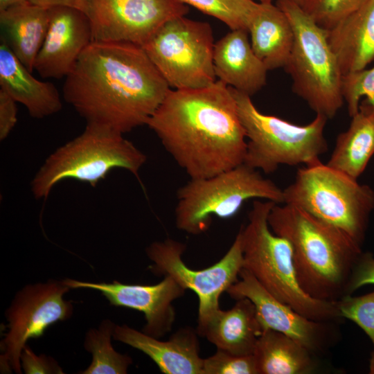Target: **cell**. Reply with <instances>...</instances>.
I'll return each instance as SVG.
<instances>
[{"mask_svg": "<svg viewBox=\"0 0 374 374\" xmlns=\"http://www.w3.org/2000/svg\"><path fill=\"white\" fill-rule=\"evenodd\" d=\"M48 9L49 25L34 69L44 78L60 79L68 75L93 41L92 32L89 20L82 10L69 6Z\"/></svg>", "mask_w": 374, "mask_h": 374, "instance_id": "2e32d148", "label": "cell"}, {"mask_svg": "<svg viewBox=\"0 0 374 374\" xmlns=\"http://www.w3.org/2000/svg\"><path fill=\"white\" fill-rule=\"evenodd\" d=\"M283 193L284 204L300 208L362 247L374 209L371 187L319 161L299 169Z\"/></svg>", "mask_w": 374, "mask_h": 374, "instance_id": "8992f818", "label": "cell"}, {"mask_svg": "<svg viewBox=\"0 0 374 374\" xmlns=\"http://www.w3.org/2000/svg\"><path fill=\"white\" fill-rule=\"evenodd\" d=\"M276 203L256 199L248 222L239 231L243 268L272 296L302 315L318 321L334 323L343 317L337 301L314 299L298 283L290 242L270 229L268 215Z\"/></svg>", "mask_w": 374, "mask_h": 374, "instance_id": "277c9868", "label": "cell"}, {"mask_svg": "<svg viewBox=\"0 0 374 374\" xmlns=\"http://www.w3.org/2000/svg\"><path fill=\"white\" fill-rule=\"evenodd\" d=\"M177 229L191 235L207 231L213 217H232L251 199L284 204L283 189L244 163L215 175L190 179L177 191Z\"/></svg>", "mask_w": 374, "mask_h": 374, "instance_id": "9c48e42d", "label": "cell"}, {"mask_svg": "<svg viewBox=\"0 0 374 374\" xmlns=\"http://www.w3.org/2000/svg\"><path fill=\"white\" fill-rule=\"evenodd\" d=\"M196 330L180 328L167 341H161L127 325L116 326L114 339L148 355L166 374H203L199 342Z\"/></svg>", "mask_w": 374, "mask_h": 374, "instance_id": "e0dca14e", "label": "cell"}, {"mask_svg": "<svg viewBox=\"0 0 374 374\" xmlns=\"http://www.w3.org/2000/svg\"><path fill=\"white\" fill-rule=\"evenodd\" d=\"M62 281L70 289L97 290L112 305L143 312L146 321L143 332L156 338H161L171 331L176 317L172 303L186 292L181 285L168 275L154 285L124 284L116 280L91 283L69 278Z\"/></svg>", "mask_w": 374, "mask_h": 374, "instance_id": "9a60e30c", "label": "cell"}, {"mask_svg": "<svg viewBox=\"0 0 374 374\" xmlns=\"http://www.w3.org/2000/svg\"><path fill=\"white\" fill-rule=\"evenodd\" d=\"M186 245L172 238L151 243L146 248L148 257L153 262L150 271L157 275L172 277L186 290H190L199 300L197 326L200 336L220 308L222 294L239 278L243 268L241 239L238 233L231 246L214 265L200 270L187 266L182 258Z\"/></svg>", "mask_w": 374, "mask_h": 374, "instance_id": "8fae6325", "label": "cell"}, {"mask_svg": "<svg viewBox=\"0 0 374 374\" xmlns=\"http://www.w3.org/2000/svg\"><path fill=\"white\" fill-rule=\"evenodd\" d=\"M33 5L51 8L56 6H69L82 10L84 0H28Z\"/></svg>", "mask_w": 374, "mask_h": 374, "instance_id": "e575fe53", "label": "cell"}, {"mask_svg": "<svg viewBox=\"0 0 374 374\" xmlns=\"http://www.w3.org/2000/svg\"><path fill=\"white\" fill-rule=\"evenodd\" d=\"M337 305L341 317L359 326L374 346V291L359 296L344 295Z\"/></svg>", "mask_w": 374, "mask_h": 374, "instance_id": "f546056e", "label": "cell"}, {"mask_svg": "<svg viewBox=\"0 0 374 374\" xmlns=\"http://www.w3.org/2000/svg\"><path fill=\"white\" fill-rule=\"evenodd\" d=\"M203 374H258L253 355H236L217 349L204 359Z\"/></svg>", "mask_w": 374, "mask_h": 374, "instance_id": "4dcf8cb0", "label": "cell"}, {"mask_svg": "<svg viewBox=\"0 0 374 374\" xmlns=\"http://www.w3.org/2000/svg\"><path fill=\"white\" fill-rule=\"evenodd\" d=\"M213 67L220 80L249 96L266 84L268 70L253 51L246 30H231L215 43Z\"/></svg>", "mask_w": 374, "mask_h": 374, "instance_id": "ac0fdd59", "label": "cell"}, {"mask_svg": "<svg viewBox=\"0 0 374 374\" xmlns=\"http://www.w3.org/2000/svg\"><path fill=\"white\" fill-rule=\"evenodd\" d=\"M248 33L255 54L267 70L284 67L294 42L292 25L284 12L271 3H258Z\"/></svg>", "mask_w": 374, "mask_h": 374, "instance_id": "7402d4cb", "label": "cell"}, {"mask_svg": "<svg viewBox=\"0 0 374 374\" xmlns=\"http://www.w3.org/2000/svg\"><path fill=\"white\" fill-rule=\"evenodd\" d=\"M274 233L290 244L296 278L308 296L336 301L345 295L362 247L337 229L305 211L276 204L268 215Z\"/></svg>", "mask_w": 374, "mask_h": 374, "instance_id": "3957f363", "label": "cell"}, {"mask_svg": "<svg viewBox=\"0 0 374 374\" xmlns=\"http://www.w3.org/2000/svg\"><path fill=\"white\" fill-rule=\"evenodd\" d=\"M295 1H297L298 3H300V2H301V1H303V0H295Z\"/></svg>", "mask_w": 374, "mask_h": 374, "instance_id": "74e56055", "label": "cell"}, {"mask_svg": "<svg viewBox=\"0 0 374 374\" xmlns=\"http://www.w3.org/2000/svg\"><path fill=\"white\" fill-rule=\"evenodd\" d=\"M226 292L233 299L247 298L253 303L263 330L271 329L283 333L313 353L326 350L336 339L333 323L314 321L302 315L272 296L244 268Z\"/></svg>", "mask_w": 374, "mask_h": 374, "instance_id": "5bb4252c", "label": "cell"}, {"mask_svg": "<svg viewBox=\"0 0 374 374\" xmlns=\"http://www.w3.org/2000/svg\"><path fill=\"white\" fill-rule=\"evenodd\" d=\"M17 102L0 89V140H5L17 122Z\"/></svg>", "mask_w": 374, "mask_h": 374, "instance_id": "836d02e7", "label": "cell"}, {"mask_svg": "<svg viewBox=\"0 0 374 374\" xmlns=\"http://www.w3.org/2000/svg\"><path fill=\"white\" fill-rule=\"evenodd\" d=\"M213 30L208 22L172 18L142 46L174 89L208 87L216 81Z\"/></svg>", "mask_w": 374, "mask_h": 374, "instance_id": "30bf717a", "label": "cell"}, {"mask_svg": "<svg viewBox=\"0 0 374 374\" xmlns=\"http://www.w3.org/2000/svg\"><path fill=\"white\" fill-rule=\"evenodd\" d=\"M374 154V107L366 100L359 105L345 132L337 137L327 165L357 179Z\"/></svg>", "mask_w": 374, "mask_h": 374, "instance_id": "cb8c5ba5", "label": "cell"}, {"mask_svg": "<svg viewBox=\"0 0 374 374\" xmlns=\"http://www.w3.org/2000/svg\"><path fill=\"white\" fill-rule=\"evenodd\" d=\"M314 353L292 338L266 329L253 352L258 374H308L314 371Z\"/></svg>", "mask_w": 374, "mask_h": 374, "instance_id": "d4e9b609", "label": "cell"}, {"mask_svg": "<svg viewBox=\"0 0 374 374\" xmlns=\"http://www.w3.org/2000/svg\"><path fill=\"white\" fill-rule=\"evenodd\" d=\"M27 3H29L28 0H0V12Z\"/></svg>", "mask_w": 374, "mask_h": 374, "instance_id": "d590c367", "label": "cell"}, {"mask_svg": "<svg viewBox=\"0 0 374 374\" xmlns=\"http://www.w3.org/2000/svg\"><path fill=\"white\" fill-rule=\"evenodd\" d=\"M49 20V9L30 2L0 12V25L3 33L1 38L31 72L45 39Z\"/></svg>", "mask_w": 374, "mask_h": 374, "instance_id": "603a6c76", "label": "cell"}, {"mask_svg": "<svg viewBox=\"0 0 374 374\" xmlns=\"http://www.w3.org/2000/svg\"><path fill=\"white\" fill-rule=\"evenodd\" d=\"M146 155L109 127L87 124L84 131L51 154L30 182L36 199H45L53 188L66 179H74L95 187L115 168L138 176Z\"/></svg>", "mask_w": 374, "mask_h": 374, "instance_id": "5b68a950", "label": "cell"}, {"mask_svg": "<svg viewBox=\"0 0 374 374\" xmlns=\"http://www.w3.org/2000/svg\"><path fill=\"white\" fill-rule=\"evenodd\" d=\"M146 125L190 179L244 163L245 131L231 89L220 80L203 88L170 89Z\"/></svg>", "mask_w": 374, "mask_h": 374, "instance_id": "7a4b0ae2", "label": "cell"}, {"mask_svg": "<svg viewBox=\"0 0 374 374\" xmlns=\"http://www.w3.org/2000/svg\"><path fill=\"white\" fill-rule=\"evenodd\" d=\"M180 0H84L93 41L143 46L167 21L188 12Z\"/></svg>", "mask_w": 374, "mask_h": 374, "instance_id": "4fadbf2b", "label": "cell"}, {"mask_svg": "<svg viewBox=\"0 0 374 374\" xmlns=\"http://www.w3.org/2000/svg\"><path fill=\"white\" fill-rule=\"evenodd\" d=\"M244 129L247 151L244 163L266 174L279 166H309L328 150L324 128L328 118L317 114L312 122L299 125L261 113L251 96L229 87Z\"/></svg>", "mask_w": 374, "mask_h": 374, "instance_id": "ba28073f", "label": "cell"}, {"mask_svg": "<svg viewBox=\"0 0 374 374\" xmlns=\"http://www.w3.org/2000/svg\"><path fill=\"white\" fill-rule=\"evenodd\" d=\"M0 42V89L25 106L34 118H44L60 112L62 103L55 86L35 78L4 39L1 38Z\"/></svg>", "mask_w": 374, "mask_h": 374, "instance_id": "d6986e66", "label": "cell"}, {"mask_svg": "<svg viewBox=\"0 0 374 374\" xmlns=\"http://www.w3.org/2000/svg\"><path fill=\"white\" fill-rule=\"evenodd\" d=\"M70 288L51 280L28 285L18 292L6 311L8 331L3 340L1 365L21 373V354L28 339L38 338L52 324L69 319L73 312L64 296Z\"/></svg>", "mask_w": 374, "mask_h": 374, "instance_id": "7c38bea8", "label": "cell"}, {"mask_svg": "<svg viewBox=\"0 0 374 374\" xmlns=\"http://www.w3.org/2000/svg\"><path fill=\"white\" fill-rule=\"evenodd\" d=\"M287 17L294 42L284 68L292 80L293 92L309 107L328 119L341 107L342 72L328 39V30L319 26L295 0H277Z\"/></svg>", "mask_w": 374, "mask_h": 374, "instance_id": "52a82bcc", "label": "cell"}, {"mask_svg": "<svg viewBox=\"0 0 374 374\" xmlns=\"http://www.w3.org/2000/svg\"><path fill=\"white\" fill-rule=\"evenodd\" d=\"M341 93L351 117L358 112L360 99L364 96L374 107V66L343 75Z\"/></svg>", "mask_w": 374, "mask_h": 374, "instance_id": "f1b7e54d", "label": "cell"}, {"mask_svg": "<svg viewBox=\"0 0 374 374\" xmlns=\"http://www.w3.org/2000/svg\"><path fill=\"white\" fill-rule=\"evenodd\" d=\"M366 0H303L298 3L321 28L330 30L358 9Z\"/></svg>", "mask_w": 374, "mask_h": 374, "instance_id": "83f0119b", "label": "cell"}, {"mask_svg": "<svg viewBox=\"0 0 374 374\" xmlns=\"http://www.w3.org/2000/svg\"><path fill=\"white\" fill-rule=\"evenodd\" d=\"M262 331L253 303L241 298L231 309H220L200 336L217 349L236 355H251Z\"/></svg>", "mask_w": 374, "mask_h": 374, "instance_id": "44dd1931", "label": "cell"}, {"mask_svg": "<svg viewBox=\"0 0 374 374\" xmlns=\"http://www.w3.org/2000/svg\"><path fill=\"white\" fill-rule=\"evenodd\" d=\"M328 39L343 75L366 68L374 60V0L328 30Z\"/></svg>", "mask_w": 374, "mask_h": 374, "instance_id": "ffe728a7", "label": "cell"}, {"mask_svg": "<svg viewBox=\"0 0 374 374\" xmlns=\"http://www.w3.org/2000/svg\"><path fill=\"white\" fill-rule=\"evenodd\" d=\"M116 325L107 319L98 328L90 329L84 339V348L91 353L92 361L81 374H125L132 364L127 355L116 352L111 343Z\"/></svg>", "mask_w": 374, "mask_h": 374, "instance_id": "484cf974", "label": "cell"}, {"mask_svg": "<svg viewBox=\"0 0 374 374\" xmlns=\"http://www.w3.org/2000/svg\"><path fill=\"white\" fill-rule=\"evenodd\" d=\"M262 3H271L272 0H259Z\"/></svg>", "mask_w": 374, "mask_h": 374, "instance_id": "8d00e7d4", "label": "cell"}, {"mask_svg": "<svg viewBox=\"0 0 374 374\" xmlns=\"http://www.w3.org/2000/svg\"><path fill=\"white\" fill-rule=\"evenodd\" d=\"M224 23L231 30L248 31L258 3L253 0H180Z\"/></svg>", "mask_w": 374, "mask_h": 374, "instance_id": "4316f807", "label": "cell"}, {"mask_svg": "<svg viewBox=\"0 0 374 374\" xmlns=\"http://www.w3.org/2000/svg\"><path fill=\"white\" fill-rule=\"evenodd\" d=\"M368 284H374V256L371 253L362 252L353 267L345 295L352 294L361 287Z\"/></svg>", "mask_w": 374, "mask_h": 374, "instance_id": "d6a6232c", "label": "cell"}, {"mask_svg": "<svg viewBox=\"0 0 374 374\" xmlns=\"http://www.w3.org/2000/svg\"><path fill=\"white\" fill-rule=\"evenodd\" d=\"M169 89L141 46L92 41L65 78L62 91L87 124L124 134L146 125Z\"/></svg>", "mask_w": 374, "mask_h": 374, "instance_id": "6da1fadb", "label": "cell"}, {"mask_svg": "<svg viewBox=\"0 0 374 374\" xmlns=\"http://www.w3.org/2000/svg\"><path fill=\"white\" fill-rule=\"evenodd\" d=\"M20 359L21 368L26 374L64 373L58 362L53 357L45 355H35L27 345L22 350Z\"/></svg>", "mask_w": 374, "mask_h": 374, "instance_id": "1f68e13d", "label": "cell"}]
</instances>
